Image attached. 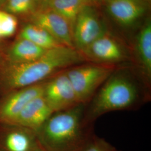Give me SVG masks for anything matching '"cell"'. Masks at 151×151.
Instances as JSON below:
<instances>
[{
    "label": "cell",
    "instance_id": "cell-1",
    "mask_svg": "<svg viewBox=\"0 0 151 151\" xmlns=\"http://www.w3.org/2000/svg\"><path fill=\"white\" fill-rule=\"evenodd\" d=\"M149 90L137 74L116 68L85 106V120L91 125L105 114L139 108L149 99Z\"/></svg>",
    "mask_w": 151,
    "mask_h": 151
},
{
    "label": "cell",
    "instance_id": "cell-2",
    "mask_svg": "<svg viewBox=\"0 0 151 151\" xmlns=\"http://www.w3.org/2000/svg\"><path fill=\"white\" fill-rule=\"evenodd\" d=\"M86 61L76 49L60 45L38 60L22 65L6 63L0 72L1 85L10 91L46 81L52 76Z\"/></svg>",
    "mask_w": 151,
    "mask_h": 151
},
{
    "label": "cell",
    "instance_id": "cell-3",
    "mask_svg": "<svg viewBox=\"0 0 151 151\" xmlns=\"http://www.w3.org/2000/svg\"><path fill=\"white\" fill-rule=\"evenodd\" d=\"M86 105L79 104L55 112L36 132L45 151H82L92 136L91 125L85 120Z\"/></svg>",
    "mask_w": 151,
    "mask_h": 151
},
{
    "label": "cell",
    "instance_id": "cell-4",
    "mask_svg": "<svg viewBox=\"0 0 151 151\" xmlns=\"http://www.w3.org/2000/svg\"><path fill=\"white\" fill-rule=\"evenodd\" d=\"M115 69V65L90 63L76 65L65 72L79 102L86 105Z\"/></svg>",
    "mask_w": 151,
    "mask_h": 151
},
{
    "label": "cell",
    "instance_id": "cell-5",
    "mask_svg": "<svg viewBox=\"0 0 151 151\" xmlns=\"http://www.w3.org/2000/svg\"><path fill=\"white\" fill-rule=\"evenodd\" d=\"M81 53L86 61L101 65H114L130 58L127 48L108 32L98 38Z\"/></svg>",
    "mask_w": 151,
    "mask_h": 151
},
{
    "label": "cell",
    "instance_id": "cell-6",
    "mask_svg": "<svg viewBox=\"0 0 151 151\" xmlns=\"http://www.w3.org/2000/svg\"><path fill=\"white\" fill-rule=\"evenodd\" d=\"M107 32L104 22L92 5L85 6L77 17L73 30L74 46L81 53Z\"/></svg>",
    "mask_w": 151,
    "mask_h": 151
},
{
    "label": "cell",
    "instance_id": "cell-7",
    "mask_svg": "<svg viewBox=\"0 0 151 151\" xmlns=\"http://www.w3.org/2000/svg\"><path fill=\"white\" fill-rule=\"evenodd\" d=\"M43 96L54 113L81 104L77 97L65 70L54 75L45 81Z\"/></svg>",
    "mask_w": 151,
    "mask_h": 151
},
{
    "label": "cell",
    "instance_id": "cell-8",
    "mask_svg": "<svg viewBox=\"0 0 151 151\" xmlns=\"http://www.w3.org/2000/svg\"><path fill=\"white\" fill-rule=\"evenodd\" d=\"M29 17L30 22L44 28L62 45L75 48L70 24L56 12L43 7Z\"/></svg>",
    "mask_w": 151,
    "mask_h": 151
},
{
    "label": "cell",
    "instance_id": "cell-9",
    "mask_svg": "<svg viewBox=\"0 0 151 151\" xmlns=\"http://www.w3.org/2000/svg\"><path fill=\"white\" fill-rule=\"evenodd\" d=\"M45 81L10 91L0 103V121L10 125L28 103L43 95Z\"/></svg>",
    "mask_w": 151,
    "mask_h": 151
},
{
    "label": "cell",
    "instance_id": "cell-10",
    "mask_svg": "<svg viewBox=\"0 0 151 151\" xmlns=\"http://www.w3.org/2000/svg\"><path fill=\"white\" fill-rule=\"evenodd\" d=\"M53 113L42 95L28 103L10 125L24 127L36 133Z\"/></svg>",
    "mask_w": 151,
    "mask_h": 151
},
{
    "label": "cell",
    "instance_id": "cell-11",
    "mask_svg": "<svg viewBox=\"0 0 151 151\" xmlns=\"http://www.w3.org/2000/svg\"><path fill=\"white\" fill-rule=\"evenodd\" d=\"M106 9L119 24L129 27L144 15L146 6L144 0H107Z\"/></svg>",
    "mask_w": 151,
    "mask_h": 151
},
{
    "label": "cell",
    "instance_id": "cell-12",
    "mask_svg": "<svg viewBox=\"0 0 151 151\" xmlns=\"http://www.w3.org/2000/svg\"><path fill=\"white\" fill-rule=\"evenodd\" d=\"M134 54L139 67L137 73L149 88L151 83V23L147 22L138 34Z\"/></svg>",
    "mask_w": 151,
    "mask_h": 151
},
{
    "label": "cell",
    "instance_id": "cell-13",
    "mask_svg": "<svg viewBox=\"0 0 151 151\" xmlns=\"http://www.w3.org/2000/svg\"><path fill=\"white\" fill-rule=\"evenodd\" d=\"M6 133L4 145L7 151H39L40 145L36 133L32 130L14 125Z\"/></svg>",
    "mask_w": 151,
    "mask_h": 151
},
{
    "label": "cell",
    "instance_id": "cell-14",
    "mask_svg": "<svg viewBox=\"0 0 151 151\" xmlns=\"http://www.w3.org/2000/svg\"><path fill=\"white\" fill-rule=\"evenodd\" d=\"M47 50L27 39L17 38L6 52V63L22 65L32 62L41 57Z\"/></svg>",
    "mask_w": 151,
    "mask_h": 151
},
{
    "label": "cell",
    "instance_id": "cell-15",
    "mask_svg": "<svg viewBox=\"0 0 151 151\" xmlns=\"http://www.w3.org/2000/svg\"><path fill=\"white\" fill-rule=\"evenodd\" d=\"M92 5L87 0H51L44 7L56 12L68 22L72 32L76 19L83 9Z\"/></svg>",
    "mask_w": 151,
    "mask_h": 151
},
{
    "label": "cell",
    "instance_id": "cell-16",
    "mask_svg": "<svg viewBox=\"0 0 151 151\" xmlns=\"http://www.w3.org/2000/svg\"><path fill=\"white\" fill-rule=\"evenodd\" d=\"M17 38L27 39L45 50L62 45L44 28L31 22L24 26Z\"/></svg>",
    "mask_w": 151,
    "mask_h": 151
},
{
    "label": "cell",
    "instance_id": "cell-17",
    "mask_svg": "<svg viewBox=\"0 0 151 151\" xmlns=\"http://www.w3.org/2000/svg\"><path fill=\"white\" fill-rule=\"evenodd\" d=\"M42 7V0H7L2 9L16 17H29Z\"/></svg>",
    "mask_w": 151,
    "mask_h": 151
},
{
    "label": "cell",
    "instance_id": "cell-18",
    "mask_svg": "<svg viewBox=\"0 0 151 151\" xmlns=\"http://www.w3.org/2000/svg\"><path fill=\"white\" fill-rule=\"evenodd\" d=\"M18 25L17 17L0 9V32L1 39L12 36Z\"/></svg>",
    "mask_w": 151,
    "mask_h": 151
},
{
    "label": "cell",
    "instance_id": "cell-19",
    "mask_svg": "<svg viewBox=\"0 0 151 151\" xmlns=\"http://www.w3.org/2000/svg\"><path fill=\"white\" fill-rule=\"evenodd\" d=\"M115 149L105 139L93 134L82 151H114Z\"/></svg>",
    "mask_w": 151,
    "mask_h": 151
},
{
    "label": "cell",
    "instance_id": "cell-20",
    "mask_svg": "<svg viewBox=\"0 0 151 151\" xmlns=\"http://www.w3.org/2000/svg\"><path fill=\"white\" fill-rule=\"evenodd\" d=\"M7 0H0V9H2L5 5Z\"/></svg>",
    "mask_w": 151,
    "mask_h": 151
},
{
    "label": "cell",
    "instance_id": "cell-21",
    "mask_svg": "<svg viewBox=\"0 0 151 151\" xmlns=\"http://www.w3.org/2000/svg\"><path fill=\"white\" fill-rule=\"evenodd\" d=\"M51 0H42V4H43V7H44L46 5L49 1H50Z\"/></svg>",
    "mask_w": 151,
    "mask_h": 151
},
{
    "label": "cell",
    "instance_id": "cell-22",
    "mask_svg": "<svg viewBox=\"0 0 151 151\" xmlns=\"http://www.w3.org/2000/svg\"><path fill=\"white\" fill-rule=\"evenodd\" d=\"M88 1H89L91 4H95V3L99 2L100 0H87Z\"/></svg>",
    "mask_w": 151,
    "mask_h": 151
},
{
    "label": "cell",
    "instance_id": "cell-23",
    "mask_svg": "<svg viewBox=\"0 0 151 151\" xmlns=\"http://www.w3.org/2000/svg\"><path fill=\"white\" fill-rule=\"evenodd\" d=\"M1 60H2V56H1V54L0 53V62H1Z\"/></svg>",
    "mask_w": 151,
    "mask_h": 151
},
{
    "label": "cell",
    "instance_id": "cell-24",
    "mask_svg": "<svg viewBox=\"0 0 151 151\" xmlns=\"http://www.w3.org/2000/svg\"><path fill=\"white\" fill-rule=\"evenodd\" d=\"M44 151V150H43V149H42V150H40V151Z\"/></svg>",
    "mask_w": 151,
    "mask_h": 151
},
{
    "label": "cell",
    "instance_id": "cell-25",
    "mask_svg": "<svg viewBox=\"0 0 151 151\" xmlns=\"http://www.w3.org/2000/svg\"><path fill=\"white\" fill-rule=\"evenodd\" d=\"M114 151H118V150H116V149H115V150H114Z\"/></svg>",
    "mask_w": 151,
    "mask_h": 151
},
{
    "label": "cell",
    "instance_id": "cell-26",
    "mask_svg": "<svg viewBox=\"0 0 151 151\" xmlns=\"http://www.w3.org/2000/svg\"><path fill=\"white\" fill-rule=\"evenodd\" d=\"M144 1H145V0H144Z\"/></svg>",
    "mask_w": 151,
    "mask_h": 151
},
{
    "label": "cell",
    "instance_id": "cell-27",
    "mask_svg": "<svg viewBox=\"0 0 151 151\" xmlns=\"http://www.w3.org/2000/svg\"></svg>",
    "mask_w": 151,
    "mask_h": 151
}]
</instances>
